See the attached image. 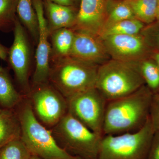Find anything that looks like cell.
<instances>
[{"label": "cell", "mask_w": 159, "mask_h": 159, "mask_svg": "<svg viewBox=\"0 0 159 159\" xmlns=\"http://www.w3.org/2000/svg\"><path fill=\"white\" fill-rule=\"evenodd\" d=\"M152 96L144 85L133 93L107 101L103 136L132 133L142 129L149 118Z\"/></svg>", "instance_id": "obj_1"}, {"label": "cell", "mask_w": 159, "mask_h": 159, "mask_svg": "<svg viewBox=\"0 0 159 159\" xmlns=\"http://www.w3.org/2000/svg\"><path fill=\"white\" fill-rule=\"evenodd\" d=\"M15 108L21 127V139L32 155L42 159H82L71 154L57 143L51 130L34 116L28 97Z\"/></svg>", "instance_id": "obj_2"}, {"label": "cell", "mask_w": 159, "mask_h": 159, "mask_svg": "<svg viewBox=\"0 0 159 159\" xmlns=\"http://www.w3.org/2000/svg\"><path fill=\"white\" fill-rule=\"evenodd\" d=\"M139 62L109 60L98 66L95 88L107 101L133 93L145 85Z\"/></svg>", "instance_id": "obj_3"}, {"label": "cell", "mask_w": 159, "mask_h": 159, "mask_svg": "<svg viewBox=\"0 0 159 159\" xmlns=\"http://www.w3.org/2000/svg\"><path fill=\"white\" fill-rule=\"evenodd\" d=\"M49 81L67 100L95 88L99 66L70 56L52 61Z\"/></svg>", "instance_id": "obj_4"}, {"label": "cell", "mask_w": 159, "mask_h": 159, "mask_svg": "<svg viewBox=\"0 0 159 159\" xmlns=\"http://www.w3.org/2000/svg\"><path fill=\"white\" fill-rule=\"evenodd\" d=\"M57 143L82 159H97L102 137L90 129L69 113L50 129Z\"/></svg>", "instance_id": "obj_5"}, {"label": "cell", "mask_w": 159, "mask_h": 159, "mask_svg": "<svg viewBox=\"0 0 159 159\" xmlns=\"http://www.w3.org/2000/svg\"><path fill=\"white\" fill-rule=\"evenodd\" d=\"M154 132L149 117L136 132L104 135L97 159H147Z\"/></svg>", "instance_id": "obj_6"}, {"label": "cell", "mask_w": 159, "mask_h": 159, "mask_svg": "<svg viewBox=\"0 0 159 159\" xmlns=\"http://www.w3.org/2000/svg\"><path fill=\"white\" fill-rule=\"evenodd\" d=\"M34 116L49 129L54 127L68 113V102L50 82L31 89L28 97Z\"/></svg>", "instance_id": "obj_7"}, {"label": "cell", "mask_w": 159, "mask_h": 159, "mask_svg": "<svg viewBox=\"0 0 159 159\" xmlns=\"http://www.w3.org/2000/svg\"><path fill=\"white\" fill-rule=\"evenodd\" d=\"M68 112L91 130L103 136L107 101L96 88L68 99Z\"/></svg>", "instance_id": "obj_8"}, {"label": "cell", "mask_w": 159, "mask_h": 159, "mask_svg": "<svg viewBox=\"0 0 159 159\" xmlns=\"http://www.w3.org/2000/svg\"><path fill=\"white\" fill-rule=\"evenodd\" d=\"M13 32L14 40L8 52L9 64L14 72L21 93L28 97L31 91L30 77L32 64L31 43L28 31L17 16Z\"/></svg>", "instance_id": "obj_9"}, {"label": "cell", "mask_w": 159, "mask_h": 159, "mask_svg": "<svg viewBox=\"0 0 159 159\" xmlns=\"http://www.w3.org/2000/svg\"><path fill=\"white\" fill-rule=\"evenodd\" d=\"M38 20L39 36L35 54V69L31 82V89L49 83L51 70V45L42 0H33Z\"/></svg>", "instance_id": "obj_10"}, {"label": "cell", "mask_w": 159, "mask_h": 159, "mask_svg": "<svg viewBox=\"0 0 159 159\" xmlns=\"http://www.w3.org/2000/svg\"><path fill=\"white\" fill-rule=\"evenodd\" d=\"M69 56L98 66L110 57L100 35L82 30H74V42Z\"/></svg>", "instance_id": "obj_11"}, {"label": "cell", "mask_w": 159, "mask_h": 159, "mask_svg": "<svg viewBox=\"0 0 159 159\" xmlns=\"http://www.w3.org/2000/svg\"><path fill=\"white\" fill-rule=\"evenodd\" d=\"M101 37L107 53L112 59L127 62H140L145 54V41L139 34Z\"/></svg>", "instance_id": "obj_12"}, {"label": "cell", "mask_w": 159, "mask_h": 159, "mask_svg": "<svg viewBox=\"0 0 159 159\" xmlns=\"http://www.w3.org/2000/svg\"><path fill=\"white\" fill-rule=\"evenodd\" d=\"M107 0H80L74 30L99 34L106 20Z\"/></svg>", "instance_id": "obj_13"}, {"label": "cell", "mask_w": 159, "mask_h": 159, "mask_svg": "<svg viewBox=\"0 0 159 159\" xmlns=\"http://www.w3.org/2000/svg\"><path fill=\"white\" fill-rule=\"evenodd\" d=\"M43 4L50 34L58 29L74 28L78 10L76 7L59 5L48 0H45Z\"/></svg>", "instance_id": "obj_14"}, {"label": "cell", "mask_w": 159, "mask_h": 159, "mask_svg": "<svg viewBox=\"0 0 159 159\" xmlns=\"http://www.w3.org/2000/svg\"><path fill=\"white\" fill-rule=\"evenodd\" d=\"M13 109H4L0 112V148L15 139L21 138L19 119Z\"/></svg>", "instance_id": "obj_15"}, {"label": "cell", "mask_w": 159, "mask_h": 159, "mask_svg": "<svg viewBox=\"0 0 159 159\" xmlns=\"http://www.w3.org/2000/svg\"><path fill=\"white\" fill-rule=\"evenodd\" d=\"M16 13L33 43L37 45L39 36V25L33 0H16Z\"/></svg>", "instance_id": "obj_16"}, {"label": "cell", "mask_w": 159, "mask_h": 159, "mask_svg": "<svg viewBox=\"0 0 159 159\" xmlns=\"http://www.w3.org/2000/svg\"><path fill=\"white\" fill-rule=\"evenodd\" d=\"M74 37L72 28H63L50 34L51 38V61L70 56Z\"/></svg>", "instance_id": "obj_17"}, {"label": "cell", "mask_w": 159, "mask_h": 159, "mask_svg": "<svg viewBox=\"0 0 159 159\" xmlns=\"http://www.w3.org/2000/svg\"><path fill=\"white\" fill-rule=\"evenodd\" d=\"M25 97L16 90L7 70L0 67V105L4 109H13Z\"/></svg>", "instance_id": "obj_18"}, {"label": "cell", "mask_w": 159, "mask_h": 159, "mask_svg": "<svg viewBox=\"0 0 159 159\" xmlns=\"http://www.w3.org/2000/svg\"><path fill=\"white\" fill-rule=\"evenodd\" d=\"M144 24L136 18L123 20L103 26L99 32L101 37L107 35L139 34Z\"/></svg>", "instance_id": "obj_19"}, {"label": "cell", "mask_w": 159, "mask_h": 159, "mask_svg": "<svg viewBox=\"0 0 159 159\" xmlns=\"http://www.w3.org/2000/svg\"><path fill=\"white\" fill-rule=\"evenodd\" d=\"M106 15L104 25L123 20L136 18L125 0H107Z\"/></svg>", "instance_id": "obj_20"}, {"label": "cell", "mask_w": 159, "mask_h": 159, "mask_svg": "<svg viewBox=\"0 0 159 159\" xmlns=\"http://www.w3.org/2000/svg\"><path fill=\"white\" fill-rule=\"evenodd\" d=\"M135 17L145 24L156 20L157 0H125Z\"/></svg>", "instance_id": "obj_21"}, {"label": "cell", "mask_w": 159, "mask_h": 159, "mask_svg": "<svg viewBox=\"0 0 159 159\" xmlns=\"http://www.w3.org/2000/svg\"><path fill=\"white\" fill-rule=\"evenodd\" d=\"M139 71L145 85L152 94L159 93V67L151 61L142 60L139 62Z\"/></svg>", "instance_id": "obj_22"}, {"label": "cell", "mask_w": 159, "mask_h": 159, "mask_svg": "<svg viewBox=\"0 0 159 159\" xmlns=\"http://www.w3.org/2000/svg\"><path fill=\"white\" fill-rule=\"evenodd\" d=\"M16 0H0V31H13L16 16Z\"/></svg>", "instance_id": "obj_23"}, {"label": "cell", "mask_w": 159, "mask_h": 159, "mask_svg": "<svg viewBox=\"0 0 159 159\" xmlns=\"http://www.w3.org/2000/svg\"><path fill=\"white\" fill-rule=\"evenodd\" d=\"M32 154L21 138L0 148V159H30Z\"/></svg>", "instance_id": "obj_24"}, {"label": "cell", "mask_w": 159, "mask_h": 159, "mask_svg": "<svg viewBox=\"0 0 159 159\" xmlns=\"http://www.w3.org/2000/svg\"><path fill=\"white\" fill-rule=\"evenodd\" d=\"M149 117L154 130H159V93L152 96Z\"/></svg>", "instance_id": "obj_25"}, {"label": "cell", "mask_w": 159, "mask_h": 159, "mask_svg": "<svg viewBox=\"0 0 159 159\" xmlns=\"http://www.w3.org/2000/svg\"><path fill=\"white\" fill-rule=\"evenodd\" d=\"M147 159H159V130L153 134Z\"/></svg>", "instance_id": "obj_26"}, {"label": "cell", "mask_w": 159, "mask_h": 159, "mask_svg": "<svg viewBox=\"0 0 159 159\" xmlns=\"http://www.w3.org/2000/svg\"><path fill=\"white\" fill-rule=\"evenodd\" d=\"M44 1H45V0H44ZM48 1L56 3V4L63 5V6H75V7H76L75 5H74L73 0H48Z\"/></svg>", "instance_id": "obj_27"}, {"label": "cell", "mask_w": 159, "mask_h": 159, "mask_svg": "<svg viewBox=\"0 0 159 159\" xmlns=\"http://www.w3.org/2000/svg\"><path fill=\"white\" fill-rule=\"evenodd\" d=\"M9 49L0 43V58L3 60H6L8 57Z\"/></svg>", "instance_id": "obj_28"}, {"label": "cell", "mask_w": 159, "mask_h": 159, "mask_svg": "<svg viewBox=\"0 0 159 159\" xmlns=\"http://www.w3.org/2000/svg\"><path fill=\"white\" fill-rule=\"evenodd\" d=\"M156 20L159 21V0H157Z\"/></svg>", "instance_id": "obj_29"}, {"label": "cell", "mask_w": 159, "mask_h": 159, "mask_svg": "<svg viewBox=\"0 0 159 159\" xmlns=\"http://www.w3.org/2000/svg\"><path fill=\"white\" fill-rule=\"evenodd\" d=\"M155 60V62L156 63L157 65L159 67V53H157L154 56Z\"/></svg>", "instance_id": "obj_30"}, {"label": "cell", "mask_w": 159, "mask_h": 159, "mask_svg": "<svg viewBox=\"0 0 159 159\" xmlns=\"http://www.w3.org/2000/svg\"><path fill=\"white\" fill-rule=\"evenodd\" d=\"M74 1V5H75V6H79L80 5V0H73Z\"/></svg>", "instance_id": "obj_31"}, {"label": "cell", "mask_w": 159, "mask_h": 159, "mask_svg": "<svg viewBox=\"0 0 159 159\" xmlns=\"http://www.w3.org/2000/svg\"><path fill=\"white\" fill-rule=\"evenodd\" d=\"M30 159H42L40 158L39 157L37 156H35L32 155L31 156V158Z\"/></svg>", "instance_id": "obj_32"}, {"label": "cell", "mask_w": 159, "mask_h": 159, "mask_svg": "<svg viewBox=\"0 0 159 159\" xmlns=\"http://www.w3.org/2000/svg\"><path fill=\"white\" fill-rule=\"evenodd\" d=\"M158 42L159 46V36H158Z\"/></svg>", "instance_id": "obj_33"}, {"label": "cell", "mask_w": 159, "mask_h": 159, "mask_svg": "<svg viewBox=\"0 0 159 159\" xmlns=\"http://www.w3.org/2000/svg\"><path fill=\"white\" fill-rule=\"evenodd\" d=\"M2 109H1V108H0V112H1V111H2Z\"/></svg>", "instance_id": "obj_34"}]
</instances>
